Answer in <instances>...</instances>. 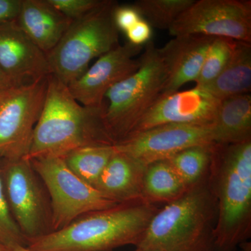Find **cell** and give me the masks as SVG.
<instances>
[{"label": "cell", "mask_w": 251, "mask_h": 251, "mask_svg": "<svg viewBox=\"0 0 251 251\" xmlns=\"http://www.w3.org/2000/svg\"><path fill=\"white\" fill-rule=\"evenodd\" d=\"M214 144L191 147L165 160L188 189L208 179Z\"/></svg>", "instance_id": "cell-21"}, {"label": "cell", "mask_w": 251, "mask_h": 251, "mask_svg": "<svg viewBox=\"0 0 251 251\" xmlns=\"http://www.w3.org/2000/svg\"><path fill=\"white\" fill-rule=\"evenodd\" d=\"M1 158H0V165ZM0 244L6 249L14 246H27V239L23 235L6 202L0 175Z\"/></svg>", "instance_id": "cell-25"}, {"label": "cell", "mask_w": 251, "mask_h": 251, "mask_svg": "<svg viewBox=\"0 0 251 251\" xmlns=\"http://www.w3.org/2000/svg\"><path fill=\"white\" fill-rule=\"evenodd\" d=\"M105 108H90L81 105L67 85L50 74L45 102L26 158H64L82 147L113 145L102 125Z\"/></svg>", "instance_id": "cell-3"}, {"label": "cell", "mask_w": 251, "mask_h": 251, "mask_svg": "<svg viewBox=\"0 0 251 251\" xmlns=\"http://www.w3.org/2000/svg\"><path fill=\"white\" fill-rule=\"evenodd\" d=\"M0 251H7V249L6 247H4V246L0 244Z\"/></svg>", "instance_id": "cell-34"}, {"label": "cell", "mask_w": 251, "mask_h": 251, "mask_svg": "<svg viewBox=\"0 0 251 251\" xmlns=\"http://www.w3.org/2000/svg\"><path fill=\"white\" fill-rule=\"evenodd\" d=\"M0 67L14 87L31 85L50 74L47 54L17 21L0 25Z\"/></svg>", "instance_id": "cell-14"}, {"label": "cell", "mask_w": 251, "mask_h": 251, "mask_svg": "<svg viewBox=\"0 0 251 251\" xmlns=\"http://www.w3.org/2000/svg\"><path fill=\"white\" fill-rule=\"evenodd\" d=\"M128 42L135 46H143L150 41L152 29L147 21L141 18L133 27L126 31Z\"/></svg>", "instance_id": "cell-28"}, {"label": "cell", "mask_w": 251, "mask_h": 251, "mask_svg": "<svg viewBox=\"0 0 251 251\" xmlns=\"http://www.w3.org/2000/svg\"><path fill=\"white\" fill-rule=\"evenodd\" d=\"M63 15L72 20L78 19L100 4L102 0H47Z\"/></svg>", "instance_id": "cell-26"}, {"label": "cell", "mask_w": 251, "mask_h": 251, "mask_svg": "<svg viewBox=\"0 0 251 251\" xmlns=\"http://www.w3.org/2000/svg\"><path fill=\"white\" fill-rule=\"evenodd\" d=\"M214 130L216 143L229 145L251 141V94L221 100Z\"/></svg>", "instance_id": "cell-19"}, {"label": "cell", "mask_w": 251, "mask_h": 251, "mask_svg": "<svg viewBox=\"0 0 251 251\" xmlns=\"http://www.w3.org/2000/svg\"><path fill=\"white\" fill-rule=\"evenodd\" d=\"M118 3L102 0L100 4L73 21L55 48L47 54L50 74L65 85L82 76L89 64L120 45L115 22Z\"/></svg>", "instance_id": "cell-5"}, {"label": "cell", "mask_w": 251, "mask_h": 251, "mask_svg": "<svg viewBox=\"0 0 251 251\" xmlns=\"http://www.w3.org/2000/svg\"><path fill=\"white\" fill-rule=\"evenodd\" d=\"M239 249H240L239 251H251V243L250 242L244 243L239 247Z\"/></svg>", "instance_id": "cell-32"}, {"label": "cell", "mask_w": 251, "mask_h": 251, "mask_svg": "<svg viewBox=\"0 0 251 251\" xmlns=\"http://www.w3.org/2000/svg\"><path fill=\"white\" fill-rule=\"evenodd\" d=\"M48 77L25 86L12 87L0 94V158H25L34 128L42 111Z\"/></svg>", "instance_id": "cell-9"}, {"label": "cell", "mask_w": 251, "mask_h": 251, "mask_svg": "<svg viewBox=\"0 0 251 251\" xmlns=\"http://www.w3.org/2000/svg\"><path fill=\"white\" fill-rule=\"evenodd\" d=\"M199 88L221 100L250 93L251 43L236 41L233 53L219 76Z\"/></svg>", "instance_id": "cell-18"}, {"label": "cell", "mask_w": 251, "mask_h": 251, "mask_svg": "<svg viewBox=\"0 0 251 251\" xmlns=\"http://www.w3.org/2000/svg\"><path fill=\"white\" fill-rule=\"evenodd\" d=\"M141 19L133 6H118L115 10V22L119 30L126 31Z\"/></svg>", "instance_id": "cell-27"}, {"label": "cell", "mask_w": 251, "mask_h": 251, "mask_svg": "<svg viewBox=\"0 0 251 251\" xmlns=\"http://www.w3.org/2000/svg\"><path fill=\"white\" fill-rule=\"evenodd\" d=\"M16 21L28 37L46 54L58 44L73 22L47 0H23Z\"/></svg>", "instance_id": "cell-16"}, {"label": "cell", "mask_w": 251, "mask_h": 251, "mask_svg": "<svg viewBox=\"0 0 251 251\" xmlns=\"http://www.w3.org/2000/svg\"><path fill=\"white\" fill-rule=\"evenodd\" d=\"M214 39L205 35L175 36L158 49L167 74L162 97L178 92L185 84L196 81Z\"/></svg>", "instance_id": "cell-15"}, {"label": "cell", "mask_w": 251, "mask_h": 251, "mask_svg": "<svg viewBox=\"0 0 251 251\" xmlns=\"http://www.w3.org/2000/svg\"><path fill=\"white\" fill-rule=\"evenodd\" d=\"M170 35H205L251 43V1H195L168 29Z\"/></svg>", "instance_id": "cell-10"}, {"label": "cell", "mask_w": 251, "mask_h": 251, "mask_svg": "<svg viewBox=\"0 0 251 251\" xmlns=\"http://www.w3.org/2000/svg\"><path fill=\"white\" fill-rule=\"evenodd\" d=\"M217 202L208 179L158 209L135 248L214 251Z\"/></svg>", "instance_id": "cell-4"}, {"label": "cell", "mask_w": 251, "mask_h": 251, "mask_svg": "<svg viewBox=\"0 0 251 251\" xmlns=\"http://www.w3.org/2000/svg\"><path fill=\"white\" fill-rule=\"evenodd\" d=\"M23 0H0V25L16 21Z\"/></svg>", "instance_id": "cell-29"}, {"label": "cell", "mask_w": 251, "mask_h": 251, "mask_svg": "<svg viewBox=\"0 0 251 251\" xmlns=\"http://www.w3.org/2000/svg\"><path fill=\"white\" fill-rule=\"evenodd\" d=\"M135 74L112 87L105 95L109 105L102 125L113 145L125 141L144 115L158 100L166 84V67L153 41L145 44Z\"/></svg>", "instance_id": "cell-6"}, {"label": "cell", "mask_w": 251, "mask_h": 251, "mask_svg": "<svg viewBox=\"0 0 251 251\" xmlns=\"http://www.w3.org/2000/svg\"><path fill=\"white\" fill-rule=\"evenodd\" d=\"M134 251H160L156 249H143V248H136Z\"/></svg>", "instance_id": "cell-33"}, {"label": "cell", "mask_w": 251, "mask_h": 251, "mask_svg": "<svg viewBox=\"0 0 251 251\" xmlns=\"http://www.w3.org/2000/svg\"><path fill=\"white\" fill-rule=\"evenodd\" d=\"M221 103V100L209 92L196 87L164 97L160 96L129 137L168 124L214 125Z\"/></svg>", "instance_id": "cell-13"}, {"label": "cell", "mask_w": 251, "mask_h": 251, "mask_svg": "<svg viewBox=\"0 0 251 251\" xmlns=\"http://www.w3.org/2000/svg\"><path fill=\"white\" fill-rule=\"evenodd\" d=\"M143 50V46L127 42L103 54L82 76L67 85L71 94L83 106L103 108L108 91L138 70L140 59L135 57Z\"/></svg>", "instance_id": "cell-12"}, {"label": "cell", "mask_w": 251, "mask_h": 251, "mask_svg": "<svg viewBox=\"0 0 251 251\" xmlns=\"http://www.w3.org/2000/svg\"><path fill=\"white\" fill-rule=\"evenodd\" d=\"M160 208L145 200L117 205L77 218L64 228L27 240L33 251H113L140 244Z\"/></svg>", "instance_id": "cell-1"}, {"label": "cell", "mask_w": 251, "mask_h": 251, "mask_svg": "<svg viewBox=\"0 0 251 251\" xmlns=\"http://www.w3.org/2000/svg\"><path fill=\"white\" fill-rule=\"evenodd\" d=\"M188 188L166 161L149 164L145 168L143 194L145 201L168 204L181 197Z\"/></svg>", "instance_id": "cell-20"}, {"label": "cell", "mask_w": 251, "mask_h": 251, "mask_svg": "<svg viewBox=\"0 0 251 251\" xmlns=\"http://www.w3.org/2000/svg\"><path fill=\"white\" fill-rule=\"evenodd\" d=\"M0 175L10 212L26 239L52 232L49 193L30 161L1 159Z\"/></svg>", "instance_id": "cell-7"}, {"label": "cell", "mask_w": 251, "mask_h": 251, "mask_svg": "<svg viewBox=\"0 0 251 251\" xmlns=\"http://www.w3.org/2000/svg\"><path fill=\"white\" fill-rule=\"evenodd\" d=\"M14 87L9 77L3 72L2 69L0 67V94L4 91L9 90L11 87Z\"/></svg>", "instance_id": "cell-30"}, {"label": "cell", "mask_w": 251, "mask_h": 251, "mask_svg": "<svg viewBox=\"0 0 251 251\" xmlns=\"http://www.w3.org/2000/svg\"><path fill=\"white\" fill-rule=\"evenodd\" d=\"M208 182L217 202L214 251H237L251 237V140L214 144Z\"/></svg>", "instance_id": "cell-2"}, {"label": "cell", "mask_w": 251, "mask_h": 251, "mask_svg": "<svg viewBox=\"0 0 251 251\" xmlns=\"http://www.w3.org/2000/svg\"><path fill=\"white\" fill-rule=\"evenodd\" d=\"M146 166L116 150L94 187L117 203L145 200L143 194Z\"/></svg>", "instance_id": "cell-17"}, {"label": "cell", "mask_w": 251, "mask_h": 251, "mask_svg": "<svg viewBox=\"0 0 251 251\" xmlns=\"http://www.w3.org/2000/svg\"><path fill=\"white\" fill-rule=\"evenodd\" d=\"M115 153V145H92L74 150L63 158L74 174L94 186Z\"/></svg>", "instance_id": "cell-22"}, {"label": "cell", "mask_w": 251, "mask_h": 251, "mask_svg": "<svg viewBox=\"0 0 251 251\" xmlns=\"http://www.w3.org/2000/svg\"><path fill=\"white\" fill-rule=\"evenodd\" d=\"M236 41L226 37H215L211 43L203 62L196 87L208 85L219 76L233 53Z\"/></svg>", "instance_id": "cell-24"}, {"label": "cell", "mask_w": 251, "mask_h": 251, "mask_svg": "<svg viewBox=\"0 0 251 251\" xmlns=\"http://www.w3.org/2000/svg\"><path fill=\"white\" fill-rule=\"evenodd\" d=\"M45 185L52 210V232L64 228L80 216L117 205L92 185L80 179L60 157L29 160Z\"/></svg>", "instance_id": "cell-8"}, {"label": "cell", "mask_w": 251, "mask_h": 251, "mask_svg": "<svg viewBox=\"0 0 251 251\" xmlns=\"http://www.w3.org/2000/svg\"><path fill=\"white\" fill-rule=\"evenodd\" d=\"M213 143H216L214 125L168 124L135 133L115 146L147 166L185 149Z\"/></svg>", "instance_id": "cell-11"}, {"label": "cell", "mask_w": 251, "mask_h": 251, "mask_svg": "<svg viewBox=\"0 0 251 251\" xmlns=\"http://www.w3.org/2000/svg\"><path fill=\"white\" fill-rule=\"evenodd\" d=\"M195 0H138L132 5L150 25L169 29Z\"/></svg>", "instance_id": "cell-23"}, {"label": "cell", "mask_w": 251, "mask_h": 251, "mask_svg": "<svg viewBox=\"0 0 251 251\" xmlns=\"http://www.w3.org/2000/svg\"><path fill=\"white\" fill-rule=\"evenodd\" d=\"M7 251H33L29 250L26 247H23V246H14V247H11L8 248Z\"/></svg>", "instance_id": "cell-31"}]
</instances>
